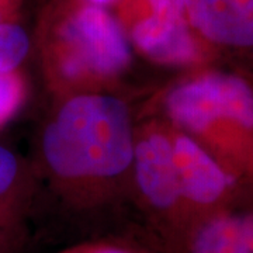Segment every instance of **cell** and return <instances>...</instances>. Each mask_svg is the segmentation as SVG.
I'll return each instance as SVG.
<instances>
[{"label":"cell","instance_id":"cell-6","mask_svg":"<svg viewBox=\"0 0 253 253\" xmlns=\"http://www.w3.org/2000/svg\"><path fill=\"white\" fill-rule=\"evenodd\" d=\"M190 27L212 44L253 48V0H184Z\"/></svg>","mask_w":253,"mask_h":253},{"label":"cell","instance_id":"cell-17","mask_svg":"<svg viewBox=\"0 0 253 253\" xmlns=\"http://www.w3.org/2000/svg\"><path fill=\"white\" fill-rule=\"evenodd\" d=\"M65 253H73V252H72V251H69V252H65Z\"/></svg>","mask_w":253,"mask_h":253},{"label":"cell","instance_id":"cell-7","mask_svg":"<svg viewBox=\"0 0 253 253\" xmlns=\"http://www.w3.org/2000/svg\"><path fill=\"white\" fill-rule=\"evenodd\" d=\"M183 253H253V210H219L181 236Z\"/></svg>","mask_w":253,"mask_h":253},{"label":"cell","instance_id":"cell-13","mask_svg":"<svg viewBox=\"0 0 253 253\" xmlns=\"http://www.w3.org/2000/svg\"><path fill=\"white\" fill-rule=\"evenodd\" d=\"M73 253H138L126 245L117 242H97V244L84 245L76 249H72Z\"/></svg>","mask_w":253,"mask_h":253},{"label":"cell","instance_id":"cell-4","mask_svg":"<svg viewBox=\"0 0 253 253\" xmlns=\"http://www.w3.org/2000/svg\"><path fill=\"white\" fill-rule=\"evenodd\" d=\"M146 207L172 228L179 242L186 229L184 206L176 173L172 132L151 128L135 141L132 165Z\"/></svg>","mask_w":253,"mask_h":253},{"label":"cell","instance_id":"cell-15","mask_svg":"<svg viewBox=\"0 0 253 253\" xmlns=\"http://www.w3.org/2000/svg\"><path fill=\"white\" fill-rule=\"evenodd\" d=\"M13 9V0H0V24L14 23L10 18V11Z\"/></svg>","mask_w":253,"mask_h":253},{"label":"cell","instance_id":"cell-10","mask_svg":"<svg viewBox=\"0 0 253 253\" xmlns=\"http://www.w3.org/2000/svg\"><path fill=\"white\" fill-rule=\"evenodd\" d=\"M27 96V83L20 69L0 73V128L21 109Z\"/></svg>","mask_w":253,"mask_h":253},{"label":"cell","instance_id":"cell-1","mask_svg":"<svg viewBox=\"0 0 253 253\" xmlns=\"http://www.w3.org/2000/svg\"><path fill=\"white\" fill-rule=\"evenodd\" d=\"M134 129L123 100L83 93L63 103L42 135V155L61 179H113L132 165Z\"/></svg>","mask_w":253,"mask_h":253},{"label":"cell","instance_id":"cell-16","mask_svg":"<svg viewBox=\"0 0 253 253\" xmlns=\"http://www.w3.org/2000/svg\"><path fill=\"white\" fill-rule=\"evenodd\" d=\"M91 3H94V4H99V6H101V4H107V3H110V1H113V0H90Z\"/></svg>","mask_w":253,"mask_h":253},{"label":"cell","instance_id":"cell-5","mask_svg":"<svg viewBox=\"0 0 253 253\" xmlns=\"http://www.w3.org/2000/svg\"><path fill=\"white\" fill-rule=\"evenodd\" d=\"M172 144L184 206L186 232L196 221L226 208L234 181L189 134H172Z\"/></svg>","mask_w":253,"mask_h":253},{"label":"cell","instance_id":"cell-11","mask_svg":"<svg viewBox=\"0 0 253 253\" xmlns=\"http://www.w3.org/2000/svg\"><path fill=\"white\" fill-rule=\"evenodd\" d=\"M18 177V162L16 156L0 145V201L6 199L14 189Z\"/></svg>","mask_w":253,"mask_h":253},{"label":"cell","instance_id":"cell-2","mask_svg":"<svg viewBox=\"0 0 253 253\" xmlns=\"http://www.w3.org/2000/svg\"><path fill=\"white\" fill-rule=\"evenodd\" d=\"M129 63L123 30L99 4L83 7L63 26L48 61L59 84L71 87L114 79Z\"/></svg>","mask_w":253,"mask_h":253},{"label":"cell","instance_id":"cell-3","mask_svg":"<svg viewBox=\"0 0 253 253\" xmlns=\"http://www.w3.org/2000/svg\"><path fill=\"white\" fill-rule=\"evenodd\" d=\"M165 110L176 126L207 134L218 124L253 129V87L231 73H206L169 90Z\"/></svg>","mask_w":253,"mask_h":253},{"label":"cell","instance_id":"cell-9","mask_svg":"<svg viewBox=\"0 0 253 253\" xmlns=\"http://www.w3.org/2000/svg\"><path fill=\"white\" fill-rule=\"evenodd\" d=\"M30 51L27 33L16 23L0 24V73L18 69Z\"/></svg>","mask_w":253,"mask_h":253},{"label":"cell","instance_id":"cell-12","mask_svg":"<svg viewBox=\"0 0 253 253\" xmlns=\"http://www.w3.org/2000/svg\"><path fill=\"white\" fill-rule=\"evenodd\" d=\"M152 14L166 20H181L186 17L184 0H148Z\"/></svg>","mask_w":253,"mask_h":253},{"label":"cell","instance_id":"cell-8","mask_svg":"<svg viewBox=\"0 0 253 253\" xmlns=\"http://www.w3.org/2000/svg\"><path fill=\"white\" fill-rule=\"evenodd\" d=\"M131 37L136 48L155 62L184 66L200 59L199 44L187 18L166 20L151 14L136 23Z\"/></svg>","mask_w":253,"mask_h":253},{"label":"cell","instance_id":"cell-14","mask_svg":"<svg viewBox=\"0 0 253 253\" xmlns=\"http://www.w3.org/2000/svg\"><path fill=\"white\" fill-rule=\"evenodd\" d=\"M11 252V239H10L7 226L0 222V253Z\"/></svg>","mask_w":253,"mask_h":253}]
</instances>
